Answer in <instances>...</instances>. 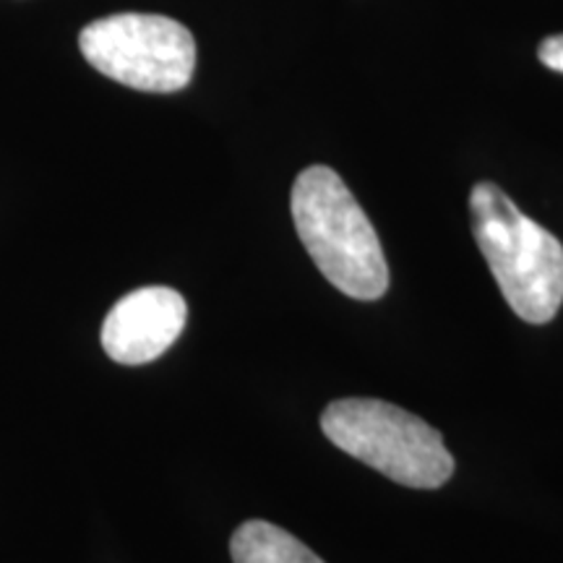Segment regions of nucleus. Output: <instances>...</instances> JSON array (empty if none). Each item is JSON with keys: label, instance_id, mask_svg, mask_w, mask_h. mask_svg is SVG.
I'll list each match as a JSON object with an SVG mask.
<instances>
[{"label": "nucleus", "instance_id": "nucleus-2", "mask_svg": "<svg viewBox=\"0 0 563 563\" xmlns=\"http://www.w3.org/2000/svg\"><path fill=\"white\" fill-rule=\"evenodd\" d=\"M470 220L481 253L509 308L527 323H548L563 306V245L525 214L496 183H477Z\"/></svg>", "mask_w": 563, "mask_h": 563}, {"label": "nucleus", "instance_id": "nucleus-1", "mask_svg": "<svg viewBox=\"0 0 563 563\" xmlns=\"http://www.w3.org/2000/svg\"><path fill=\"white\" fill-rule=\"evenodd\" d=\"M290 209L308 256L336 290L355 300L384 298L389 264L382 241L332 167H306L292 186Z\"/></svg>", "mask_w": 563, "mask_h": 563}, {"label": "nucleus", "instance_id": "nucleus-6", "mask_svg": "<svg viewBox=\"0 0 563 563\" xmlns=\"http://www.w3.org/2000/svg\"><path fill=\"white\" fill-rule=\"evenodd\" d=\"M235 563H323L306 543L282 527L251 519L241 525L230 540Z\"/></svg>", "mask_w": 563, "mask_h": 563}, {"label": "nucleus", "instance_id": "nucleus-3", "mask_svg": "<svg viewBox=\"0 0 563 563\" xmlns=\"http://www.w3.org/2000/svg\"><path fill=\"white\" fill-rule=\"evenodd\" d=\"M321 431L344 454L405 488L433 490L454 475L441 433L384 399H336L321 415Z\"/></svg>", "mask_w": 563, "mask_h": 563}, {"label": "nucleus", "instance_id": "nucleus-5", "mask_svg": "<svg viewBox=\"0 0 563 563\" xmlns=\"http://www.w3.org/2000/svg\"><path fill=\"white\" fill-rule=\"evenodd\" d=\"M186 321L188 306L178 290L139 287L110 308L102 323V347L121 365L152 363L173 347Z\"/></svg>", "mask_w": 563, "mask_h": 563}, {"label": "nucleus", "instance_id": "nucleus-4", "mask_svg": "<svg viewBox=\"0 0 563 563\" xmlns=\"http://www.w3.org/2000/svg\"><path fill=\"white\" fill-rule=\"evenodd\" d=\"M79 51L102 76L139 91L170 95L194 79V34L170 16L115 13L97 19L81 30Z\"/></svg>", "mask_w": 563, "mask_h": 563}, {"label": "nucleus", "instance_id": "nucleus-7", "mask_svg": "<svg viewBox=\"0 0 563 563\" xmlns=\"http://www.w3.org/2000/svg\"><path fill=\"white\" fill-rule=\"evenodd\" d=\"M538 58L543 66L563 74V34H555V37H548L540 42Z\"/></svg>", "mask_w": 563, "mask_h": 563}]
</instances>
